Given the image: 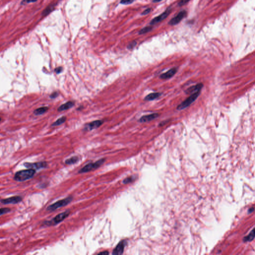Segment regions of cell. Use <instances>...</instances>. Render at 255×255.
<instances>
[{"label":"cell","instance_id":"14","mask_svg":"<svg viewBox=\"0 0 255 255\" xmlns=\"http://www.w3.org/2000/svg\"><path fill=\"white\" fill-rule=\"evenodd\" d=\"M203 87V85L202 83H198L196 84L195 85L192 86L191 87H189L187 89V90L185 91V92L186 94H191L195 92L198 91H201V89Z\"/></svg>","mask_w":255,"mask_h":255},{"label":"cell","instance_id":"17","mask_svg":"<svg viewBox=\"0 0 255 255\" xmlns=\"http://www.w3.org/2000/svg\"><path fill=\"white\" fill-rule=\"evenodd\" d=\"M48 110H49V107H40V108L35 109L34 111V113L36 115H42L46 113V112L48 111Z\"/></svg>","mask_w":255,"mask_h":255},{"label":"cell","instance_id":"6","mask_svg":"<svg viewBox=\"0 0 255 255\" xmlns=\"http://www.w3.org/2000/svg\"><path fill=\"white\" fill-rule=\"evenodd\" d=\"M24 165L27 168H32L34 170H38L42 168H46L48 167V163L46 162H26L24 163Z\"/></svg>","mask_w":255,"mask_h":255},{"label":"cell","instance_id":"26","mask_svg":"<svg viewBox=\"0 0 255 255\" xmlns=\"http://www.w3.org/2000/svg\"><path fill=\"white\" fill-rule=\"evenodd\" d=\"M134 0H121L120 3L123 5H129L132 3Z\"/></svg>","mask_w":255,"mask_h":255},{"label":"cell","instance_id":"7","mask_svg":"<svg viewBox=\"0 0 255 255\" xmlns=\"http://www.w3.org/2000/svg\"><path fill=\"white\" fill-rule=\"evenodd\" d=\"M23 200L22 196L20 195H15L6 198L1 199L0 202L3 204H16L21 202Z\"/></svg>","mask_w":255,"mask_h":255},{"label":"cell","instance_id":"8","mask_svg":"<svg viewBox=\"0 0 255 255\" xmlns=\"http://www.w3.org/2000/svg\"><path fill=\"white\" fill-rule=\"evenodd\" d=\"M170 12H171V9L170 8L167 9L164 12L160 14V15H158L157 17L154 18V19L151 20V21L150 23V25H155V24L159 23V22H160L162 21H163L168 17Z\"/></svg>","mask_w":255,"mask_h":255},{"label":"cell","instance_id":"2","mask_svg":"<svg viewBox=\"0 0 255 255\" xmlns=\"http://www.w3.org/2000/svg\"><path fill=\"white\" fill-rule=\"evenodd\" d=\"M69 213H70L69 211H65L64 212L61 213L57 215L55 217H54V218L52 219L50 221H45L43 222V224L44 226H46L55 225L61 222V221H62L63 220H64V219H65L69 215Z\"/></svg>","mask_w":255,"mask_h":255},{"label":"cell","instance_id":"5","mask_svg":"<svg viewBox=\"0 0 255 255\" xmlns=\"http://www.w3.org/2000/svg\"><path fill=\"white\" fill-rule=\"evenodd\" d=\"M105 162V159H102L93 163H90L84 166L82 168H81V170L79 171V173H87L89 171H91L92 170L97 169L98 168H99L101 165H102Z\"/></svg>","mask_w":255,"mask_h":255},{"label":"cell","instance_id":"15","mask_svg":"<svg viewBox=\"0 0 255 255\" xmlns=\"http://www.w3.org/2000/svg\"><path fill=\"white\" fill-rule=\"evenodd\" d=\"M74 105V102L73 101H68L67 102L64 103V104L61 105L59 108H58V111H62L64 110H68L69 109H71L73 106Z\"/></svg>","mask_w":255,"mask_h":255},{"label":"cell","instance_id":"30","mask_svg":"<svg viewBox=\"0 0 255 255\" xmlns=\"http://www.w3.org/2000/svg\"><path fill=\"white\" fill-rule=\"evenodd\" d=\"M62 71V67H61V66L57 67V68H56L55 69V72H56L57 74H59L60 73H61Z\"/></svg>","mask_w":255,"mask_h":255},{"label":"cell","instance_id":"24","mask_svg":"<svg viewBox=\"0 0 255 255\" xmlns=\"http://www.w3.org/2000/svg\"><path fill=\"white\" fill-rule=\"evenodd\" d=\"M134 179V177L133 176H129V177H127L126 179H125L123 180V182L124 184H128V183L132 182Z\"/></svg>","mask_w":255,"mask_h":255},{"label":"cell","instance_id":"20","mask_svg":"<svg viewBox=\"0 0 255 255\" xmlns=\"http://www.w3.org/2000/svg\"><path fill=\"white\" fill-rule=\"evenodd\" d=\"M78 160V157L76 156L73 157L70 159H67L65 161V164L66 165H72L74 164L77 162Z\"/></svg>","mask_w":255,"mask_h":255},{"label":"cell","instance_id":"3","mask_svg":"<svg viewBox=\"0 0 255 255\" xmlns=\"http://www.w3.org/2000/svg\"><path fill=\"white\" fill-rule=\"evenodd\" d=\"M200 91L195 92L190 95L189 97L185 100L181 104H179L177 107L178 110H182L189 107L193 102L195 101L197 97L200 95Z\"/></svg>","mask_w":255,"mask_h":255},{"label":"cell","instance_id":"27","mask_svg":"<svg viewBox=\"0 0 255 255\" xmlns=\"http://www.w3.org/2000/svg\"><path fill=\"white\" fill-rule=\"evenodd\" d=\"M190 1V0H180L178 3V6L179 7L182 6L188 3Z\"/></svg>","mask_w":255,"mask_h":255},{"label":"cell","instance_id":"33","mask_svg":"<svg viewBox=\"0 0 255 255\" xmlns=\"http://www.w3.org/2000/svg\"><path fill=\"white\" fill-rule=\"evenodd\" d=\"M162 0H153L154 3H158V2H161Z\"/></svg>","mask_w":255,"mask_h":255},{"label":"cell","instance_id":"35","mask_svg":"<svg viewBox=\"0 0 255 255\" xmlns=\"http://www.w3.org/2000/svg\"><path fill=\"white\" fill-rule=\"evenodd\" d=\"M1 121V118H0V122Z\"/></svg>","mask_w":255,"mask_h":255},{"label":"cell","instance_id":"18","mask_svg":"<svg viewBox=\"0 0 255 255\" xmlns=\"http://www.w3.org/2000/svg\"><path fill=\"white\" fill-rule=\"evenodd\" d=\"M55 4H51V5H49V6L47 7L46 8V9L44 10V11H43V16H46V15H49V13H51V12L54 10V9L55 8Z\"/></svg>","mask_w":255,"mask_h":255},{"label":"cell","instance_id":"28","mask_svg":"<svg viewBox=\"0 0 255 255\" xmlns=\"http://www.w3.org/2000/svg\"><path fill=\"white\" fill-rule=\"evenodd\" d=\"M37 0H23L21 2V4L25 3H34L37 2Z\"/></svg>","mask_w":255,"mask_h":255},{"label":"cell","instance_id":"25","mask_svg":"<svg viewBox=\"0 0 255 255\" xmlns=\"http://www.w3.org/2000/svg\"><path fill=\"white\" fill-rule=\"evenodd\" d=\"M136 44H137V42L136 41H132L128 44L127 48H128V49L131 50V49H132L134 48Z\"/></svg>","mask_w":255,"mask_h":255},{"label":"cell","instance_id":"29","mask_svg":"<svg viewBox=\"0 0 255 255\" xmlns=\"http://www.w3.org/2000/svg\"><path fill=\"white\" fill-rule=\"evenodd\" d=\"M151 9H150V8H148V9L145 10L142 12V15H148V14H149V13L151 12Z\"/></svg>","mask_w":255,"mask_h":255},{"label":"cell","instance_id":"4","mask_svg":"<svg viewBox=\"0 0 255 255\" xmlns=\"http://www.w3.org/2000/svg\"><path fill=\"white\" fill-rule=\"evenodd\" d=\"M72 200V197H68L66 198L63 199H62V200H58L55 203H54V204L50 205L49 206H48L47 209H46V210L50 211V212L54 211L58 208L67 205L68 204L71 202Z\"/></svg>","mask_w":255,"mask_h":255},{"label":"cell","instance_id":"9","mask_svg":"<svg viewBox=\"0 0 255 255\" xmlns=\"http://www.w3.org/2000/svg\"><path fill=\"white\" fill-rule=\"evenodd\" d=\"M187 15V11L185 10L180 11L177 15L170 20V21L168 22V24L171 26L177 25Z\"/></svg>","mask_w":255,"mask_h":255},{"label":"cell","instance_id":"34","mask_svg":"<svg viewBox=\"0 0 255 255\" xmlns=\"http://www.w3.org/2000/svg\"><path fill=\"white\" fill-rule=\"evenodd\" d=\"M254 208H250V209L249 210V212H252L253 211H254Z\"/></svg>","mask_w":255,"mask_h":255},{"label":"cell","instance_id":"31","mask_svg":"<svg viewBox=\"0 0 255 255\" xmlns=\"http://www.w3.org/2000/svg\"><path fill=\"white\" fill-rule=\"evenodd\" d=\"M58 93L57 92H54V93H52L50 96V98L54 99V98H57V97L58 96Z\"/></svg>","mask_w":255,"mask_h":255},{"label":"cell","instance_id":"21","mask_svg":"<svg viewBox=\"0 0 255 255\" xmlns=\"http://www.w3.org/2000/svg\"><path fill=\"white\" fill-rule=\"evenodd\" d=\"M254 237H255V231H254V229H253L252 232L249 234V235L245 237L244 240L245 242L251 241L253 240Z\"/></svg>","mask_w":255,"mask_h":255},{"label":"cell","instance_id":"32","mask_svg":"<svg viewBox=\"0 0 255 255\" xmlns=\"http://www.w3.org/2000/svg\"><path fill=\"white\" fill-rule=\"evenodd\" d=\"M99 255H108L109 254V252H107V251H104L103 252H101V253H100L99 254Z\"/></svg>","mask_w":255,"mask_h":255},{"label":"cell","instance_id":"23","mask_svg":"<svg viewBox=\"0 0 255 255\" xmlns=\"http://www.w3.org/2000/svg\"><path fill=\"white\" fill-rule=\"evenodd\" d=\"M11 211V209L10 208H0V216L8 213L10 212Z\"/></svg>","mask_w":255,"mask_h":255},{"label":"cell","instance_id":"13","mask_svg":"<svg viewBox=\"0 0 255 255\" xmlns=\"http://www.w3.org/2000/svg\"><path fill=\"white\" fill-rule=\"evenodd\" d=\"M103 123L101 120H96L87 124L85 126V130H92L100 127Z\"/></svg>","mask_w":255,"mask_h":255},{"label":"cell","instance_id":"10","mask_svg":"<svg viewBox=\"0 0 255 255\" xmlns=\"http://www.w3.org/2000/svg\"><path fill=\"white\" fill-rule=\"evenodd\" d=\"M177 71V68L176 67H173L170 69L167 72L162 74L160 75V78L162 79H168L174 76Z\"/></svg>","mask_w":255,"mask_h":255},{"label":"cell","instance_id":"22","mask_svg":"<svg viewBox=\"0 0 255 255\" xmlns=\"http://www.w3.org/2000/svg\"><path fill=\"white\" fill-rule=\"evenodd\" d=\"M152 29H153V28L151 26H146L139 31V34L140 35H143V34H146L147 32H150L152 30Z\"/></svg>","mask_w":255,"mask_h":255},{"label":"cell","instance_id":"16","mask_svg":"<svg viewBox=\"0 0 255 255\" xmlns=\"http://www.w3.org/2000/svg\"><path fill=\"white\" fill-rule=\"evenodd\" d=\"M162 95L160 93H151L149 94L148 95L146 96L145 98V100L146 101H153L156 99H157L159 98V97L160 96V95Z\"/></svg>","mask_w":255,"mask_h":255},{"label":"cell","instance_id":"1","mask_svg":"<svg viewBox=\"0 0 255 255\" xmlns=\"http://www.w3.org/2000/svg\"><path fill=\"white\" fill-rule=\"evenodd\" d=\"M36 170L32 168L21 170L17 171L14 175V180L18 182H23L32 179L35 175Z\"/></svg>","mask_w":255,"mask_h":255},{"label":"cell","instance_id":"19","mask_svg":"<svg viewBox=\"0 0 255 255\" xmlns=\"http://www.w3.org/2000/svg\"><path fill=\"white\" fill-rule=\"evenodd\" d=\"M66 120V118L65 117H62L61 118H59L58 120H57V121H55V122L54 123L52 124V126H60L61 124H63Z\"/></svg>","mask_w":255,"mask_h":255},{"label":"cell","instance_id":"12","mask_svg":"<svg viewBox=\"0 0 255 255\" xmlns=\"http://www.w3.org/2000/svg\"><path fill=\"white\" fill-rule=\"evenodd\" d=\"M125 245V241L123 240V241L120 242L118 244V245L116 246V247L115 248L114 250H113V255H121V254H122Z\"/></svg>","mask_w":255,"mask_h":255},{"label":"cell","instance_id":"11","mask_svg":"<svg viewBox=\"0 0 255 255\" xmlns=\"http://www.w3.org/2000/svg\"><path fill=\"white\" fill-rule=\"evenodd\" d=\"M159 116V115L158 113H153L151 114L145 115L140 119L139 121L141 123L148 122L157 118Z\"/></svg>","mask_w":255,"mask_h":255}]
</instances>
